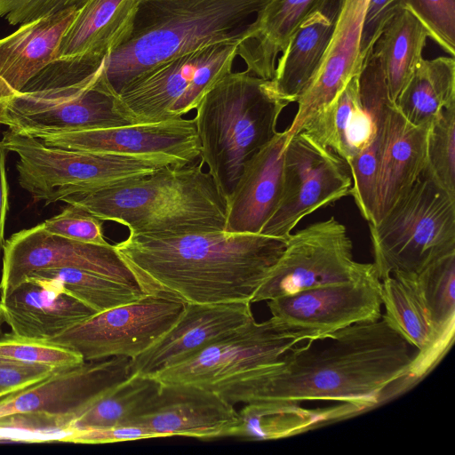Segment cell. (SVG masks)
<instances>
[{
	"mask_svg": "<svg viewBox=\"0 0 455 455\" xmlns=\"http://www.w3.org/2000/svg\"><path fill=\"white\" fill-rule=\"evenodd\" d=\"M327 345L307 340L275 364L259 369L219 395L228 403L300 404L334 401L363 411L379 404L394 384H411L415 353L382 317L346 327Z\"/></svg>",
	"mask_w": 455,
	"mask_h": 455,
	"instance_id": "cell-1",
	"label": "cell"
},
{
	"mask_svg": "<svg viewBox=\"0 0 455 455\" xmlns=\"http://www.w3.org/2000/svg\"><path fill=\"white\" fill-rule=\"evenodd\" d=\"M285 243L222 230L129 235L114 246L146 293L207 305L251 303Z\"/></svg>",
	"mask_w": 455,
	"mask_h": 455,
	"instance_id": "cell-2",
	"label": "cell"
},
{
	"mask_svg": "<svg viewBox=\"0 0 455 455\" xmlns=\"http://www.w3.org/2000/svg\"><path fill=\"white\" fill-rule=\"evenodd\" d=\"M270 1L140 0L130 36L106 59L107 80L118 93L173 58L214 44H240Z\"/></svg>",
	"mask_w": 455,
	"mask_h": 455,
	"instance_id": "cell-3",
	"label": "cell"
},
{
	"mask_svg": "<svg viewBox=\"0 0 455 455\" xmlns=\"http://www.w3.org/2000/svg\"><path fill=\"white\" fill-rule=\"evenodd\" d=\"M198 158L146 177L64 198L100 221L128 228L132 235L222 231L227 202Z\"/></svg>",
	"mask_w": 455,
	"mask_h": 455,
	"instance_id": "cell-4",
	"label": "cell"
},
{
	"mask_svg": "<svg viewBox=\"0 0 455 455\" xmlns=\"http://www.w3.org/2000/svg\"><path fill=\"white\" fill-rule=\"evenodd\" d=\"M289 104L273 79L244 70L223 76L196 108L199 158L226 202L244 164L278 132L279 116Z\"/></svg>",
	"mask_w": 455,
	"mask_h": 455,
	"instance_id": "cell-5",
	"label": "cell"
},
{
	"mask_svg": "<svg viewBox=\"0 0 455 455\" xmlns=\"http://www.w3.org/2000/svg\"><path fill=\"white\" fill-rule=\"evenodd\" d=\"M15 153L20 186L45 204L118 186L165 166H184L165 155L128 156L66 149L10 129L1 140Z\"/></svg>",
	"mask_w": 455,
	"mask_h": 455,
	"instance_id": "cell-6",
	"label": "cell"
},
{
	"mask_svg": "<svg viewBox=\"0 0 455 455\" xmlns=\"http://www.w3.org/2000/svg\"><path fill=\"white\" fill-rule=\"evenodd\" d=\"M368 225L379 280L396 273L416 274L455 251V196L427 165L385 215Z\"/></svg>",
	"mask_w": 455,
	"mask_h": 455,
	"instance_id": "cell-7",
	"label": "cell"
},
{
	"mask_svg": "<svg viewBox=\"0 0 455 455\" xmlns=\"http://www.w3.org/2000/svg\"><path fill=\"white\" fill-rule=\"evenodd\" d=\"M238 44L207 45L155 67L117 93L119 111L131 124L182 117L232 71Z\"/></svg>",
	"mask_w": 455,
	"mask_h": 455,
	"instance_id": "cell-8",
	"label": "cell"
},
{
	"mask_svg": "<svg viewBox=\"0 0 455 455\" xmlns=\"http://www.w3.org/2000/svg\"><path fill=\"white\" fill-rule=\"evenodd\" d=\"M105 61L76 82L0 97V124L32 137L131 124L117 108Z\"/></svg>",
	"mask_w": 455,
	"mask_h": 455,
	"instance_id": "cell-9",
	"label": "cell"
},
{
	"mask_svg": "<svg viewBox=\"0 0 455 455\" xmlns=\"http://www.w3.org/2000/svg\"><path fill=\"white\" fill-rule=\"evenodd\" d=\"M374 273L373 263L354 259L353 243L346 226L331 217L288 236L283 253L251 303L310 288L349 283Z\"/></svg>",
	"mask_w": 455,
	"mask_h": 455,
	"instance_id": "cell-10",
	"label": "cell"
},
{
	"mask_svg": "<svg viewBox=\"0 0 455 455\" xmlns=\"http://www.w3.org/2000/svg\"><path fill=\"white\" fill-rule=\"evenodd\" d=\"M351 187L343 158L305 132L295 133L283 151L277 207L260 234L287 239L304 217L349 195Z\"/></svg>",
	"mask_w": 455,
	"mask_h": 455,
	"instance_id": "cell-11",
	"label": "cell"
},
{
	"mask_svg": "<svg viewBox=\"0 0 455 455\" xmlns=\"http://www.w3.org/2000/svg\"><path fill=\"white\" fill-rule=\"evenodd\" d=\"M184 307L180 299L147 293L135 301L96 313L50 341L73 350L84 362L114 356L132 359L161 339Z\"/></svg>",
	"mask_w": 455,
	"mask_h": 455,
	"instance_id": "cell-12",
	"label": "cell"
},
{
	"mask_svg": "<svg viewBox=\"0 0 455 455\" xmlns=\"http://www.w3.org/2000/svg\"><path fill=\"white\" fill-rule=\"evenodd\" d=\"M393 103L380 62L371 51L360 73L315 112L299 132L331 148L348 164L380 133Z\"/></svg>",
	"mask_w": 455,
	"mask_h": 455,
	"instance_id": "cell-13",
	"label": "cell"
},
{
	"mask_svg": "<svg viewBox=\"0 0 455 455\" xmlns=\"http://www.w3.org/2000/svg\"><path fill=\"white\" fill-rule=\"evenodd\" d=\"M299 343L271 317L261 323L252 320L152 377L163 384H194L220 394L256 371L276 363Z\"/></svg>",
	"mask_w": 455,
	"mask_h": 455,
	"instance_id": "cell-14",
	"label": "cell"
},
{
	"mask_svg": "<svg viewBox=\"0 0 455 455\" xmlns=\"http://www.w3.org/2000/svg\"><path fill=\"white\" fill-rule=\"evenodd\" d=\"M271 318L298 342L325 340L346 327L381 318V281L374 273L267 300Z\"/></svg>",
	"mask_w": 455,
	"mask_h": 455,
	"instance_id": "cell-15",
	"label": "cell"
},
{
	"mask_svg": "<svg viewBox=\"0 0 455 455\" xmlns=\"http://www.w3.org/2000/svg\"><path fill=\"white\" fill-rule=\"evenodd\" d=\"M3 252L0 299L11 293L30 273L58 267L89 271L144 291L114 245L52 235L42 223L12 235L4 242Z\"/></svg>",
	"mask_w": 455,
	"mask_h": 455,
	"instance_id": "cell-16",
	"label": "cell"
},
{
	"mask_svg": "<svg viewBox=\"0 0 455 455\" xmlns=\"http://www.w3.org/2000/svg\"><path fill=\"white\" fill-rule=\"evenodd\" d=\"M238 411L212 390L188 383L163 384L149 403L127 426L156 437L212 439L232 436Z\"/></svg>",
	"mask_w": 455,
	"mask_h": 455,
	"instance_id": "cell-17",
	"label": "cell"
},
{
	"mask_svg": "<svg viewBox=\"0 0 455 455\" xmlns=\"http://www.w3.org/2000/svg\"><path fill=\"white\" fill-rule=\"evenodd\" d=\"M44 144L71 150L128 156L165 155L184 164L200 157L195 119L41 134Z\"/></svg>",
	"mask_w": 455,
	"mask_h": 455,
	"instance_id": "cell-18",
	"label": "cell"
},
{
	"mask_svg": "<svg viewBox=\"0 0 455 455\" xmlns=\"http://www.w3.org/2000/svg\"><path fill=\"white\" fill-rule=\"evenodd\" d=\"M131 358L114 356L60 368L47 378L0 399V417L28 411L75 419L101 392L126 379Z\"/></svg>",
	"mask_w": 455,
	"mask_h": 455,
	"instance_id": "cell-19",
	"label": "cell"
},
{
	"mask_svg": "<svg viewBox=\"0 0 455 455\" xmlns=\"http://www.w3.org/2000/svg\"><path fill=\"white\" fill-rule=\"evenodd\" d=\"M251 302L190 304L154 345L130 360L131 374L154 376L254 320Z\"/></svg>",
	"mask_w": 455,
	"mask_h": 455,
	"instance_id": "cell-20",
	"label": "cell"
},
{
	"mask_svg": "<svg viewBox=\"0 0 455 455\" xmlns=\"http://www.w3.org/2000/svg\"><path fill=\"white\" fill-rule=\"evenodd\" d=\"M0 313L12 334L37 340H51L96 314L57 281L34 276L0 299Z\"/></svg>",
	"mask_w": 455,
	"mask_h": 455,
	"instance_id": "cell-21",
	"label": "cell"
},
{
	"mask_svg": "<svg viewBox=\"0 0 455 455\" xmlns=\"http://www.w3.org/2000/svg\"><path fill=\"white\" fill-rule=\"evenodd\" d=\"M367 2L343 1L322 63L296 101L297 112L285 129L287 141L299 132L315 112L331 101L353 76L360 73L363 64L360 58V44Z\"/></svg>",
	"mask_w": 455,
	"mask_h": 455,
	"instance_id": "cell-22",
	"label": "cell"
},
{
	"mask_svg": "<svg viewBox=\"0 0 455 455\" xmlns=\"http://www.w3.org/2000/svg\"><path fill=\"white\" fill-rule=\"evenodd\" d=\"M286 141V131L278 132L244 164L227 199L223 231L260 234L280 199Z\"/></svg>",
	"mask_w": 455,
	"mask_h": 455,
	"instance_id": "cell-23",
	"label": "cell"
},
{
	"mask_svg": "<svg viewBox=\"0 0 455 455\" xmlns=\"http://www.w3.org/2000/svg\"><path fill=\"white\" fill-rule=\"evenodd\" d=\"M382 317L416 348L411 382L423 378L449 348L441 339L413 274L396 273L381 281Z\"/></svg>",
	"mask_w": 455,
	"mask_h": 455,
	"instance_id": "cell-24",
	"label": "cell"
},
{
	"mask_svg": "<svg viewBox=\"0 0 455 455\" xmlns=\"http://www.w3.org/2000/svg\"><path fill=\"white\" fill-rule=\"evenodd\" d=\"M78 10L72 7L21 24L0 39V97L20 92L56 59L62 36Z\"/></svg>",
	"mask_w": 455,
	"mask_h": 455,
	"instance_id": "cell-25",
	"label": "cell"
},
{
	"mask_svg": "<svg viewBox=\"0 0 455 455\" xmlns=\"http://www.w3.org/2000/svg\"><path fill=\"white\" fill-rule=\"evenodd\" d=\"M428 127L411 124L398 111L395 102L392 104L382 139L372 223L385 215L427 167Z\"/></svg>",
	"mask_w": 455,
	"mask_h": 455,
	"instance_id": "cell-26",
	"label": "cell"
},
{
	"mask_svg": "<svg viewBox=\"0 0 455 455\" xmlns=\"http://www.w3.org/2000/svg\"><path fill=\"white\" fill-rule=\"evenodd\" d=\"M344 0H323L301 22L279 55L273 81L283 97L296 102L318 70Z\"/></svg>",
	"mask_w": 455,
	"mask_h": 455,
	"instance_id": "cell-27",
	"label": "cell"
},
{
	"mask_svg": "<svg viewBox=\"0 0 455 455\" xmlns=\"http://www.w3.org/2000/svg\"><path fill=\"white\" fill-rule=\"evenodd\" d=\"M323 0H271L250 23L247 36L238 44L236 56L246 71L273 79L276 61L290 37Z\"/></svg>",
	"mask_w": 455,
	"mask_h": 455,
	"instance_id": "cell-28",
	"label": "cell"
},
{
	"mask_svg": "<svg viewBox=\"0 0 455 455\" xmlns=\"http://www.w3.org/2000/svg\"><path fill=\"white\" fill-rule=\"evenodd\" d=\"M139 3L88 0L62 36L56 59L85 54L108 57L130 36Z\"/></svg>",
	"mask_w": 455,
	"mask_h": 455,
	"instance_id": "cell-29",
	"label": "cell"
},
{
	"mask_svg": "<svg viewBox=\"0 0 455 455\" xmlns=\"http://www.w3.org/2000/svg\"><path fill=\"white\" fill-rule=\"evenodd\" d=\"M395 104L411 124L429 126L446 108L455 104L454 58L422 59Z\"/></svg>",
	"mask_w": 455,
	"mask_h": 455,
	"instance_id": "cell-30",
	"label": "cell"
},
{
	"mask_svg": "<svg viewBox=\"0 0 455 455\" xmlns=\"http://www.w3.org/2000/svg\"><path fill=\"white\" fill-rule=\"evenodd\" d=\"M427 38L423 23L403 8L388 21L376 41L372 51L380 62L392 101L422 60Z\"/></svg>",
	"mask_w": 455,
	"mask_h": 455,
	"instance_id": "cell-31",
	"label": "cell"
},
{
	"mask_svg": "<svg viewBox=\"0 0 455 455\" xmlns=\"http://www.w3.org/2000/svg\"><path fill=\"white\" fill-rule=\"evenodd\" d=\"M353 413L350 406L307 410L296 404L273 403H246L238 411L232 436L262 441L292 435L333 419Z\"/></svg>",
	"mask_w": 455,
	"mask_h": 455,
	"instance_id": "cell-32",
	"label": "cell"
},
{
	"mask_svg": "<svg viewBox=\"0 0 455 455\" xmlns=\"http://www.w3.org/2000/svg\"><path fill=\"white\" fill-rule=\"evenodd\" d=\"M161 385L152 376L131 374L95 397L76 418L72 430L127 426L156 396Z\"/></svg>",
	"mask_w": 455,
	"mask_h": 455,
	"instance_id": "cell-33",
	"label": "cell"
},
{
	"mask_svg": "<svg viewBox=\"0 0 455 455\" xmlns=\"http://www.w3.org/2000/svg\"><path fill=\"white\" fill-rule=\"evenodd\" d=\"M28 276L57 281L68 293L96 313L135 301L147 294L108 277L73 267L41 269Z\"/></svg>",
	"mask_w": 455,
	"mask_h": 455,
	"instance_id": "cell-34",
	"label": "cell"
},
{
	"mask_svg": "<svg viewBox=\"0 0 455 455\" xmlns=\"http://www.w3.org/2000/svg\"><path fill=\"white\" fill-rule=\"evenodd\" d=\"M443 342L451 347L455 331V251L413 274Z\"/></svg>",
	"mask_w": 455,
	"mask_h": 455,
	"instance_id": "cell-35",
	"label": "cell"
},
{
	"mask_svg": "<svg viewBox=\"0 0 455 455\" xmlns=\"http://www.w3.org/2000/svg\"><path fill=\"white\" fill-rule=\"evenodd\" d=\"M427 165L437 181L455 196V104L446 108L428 127Z\"/></svg>",
	"mask_w": 455,
	"mask_h": 455,
	"instance_id": "cell-36",
	"label": "cell"
},
{
	"mask_svg": "<svg viewBox=\"0 0 455 455\" xmlns=\"http://www.w3.org/2000/svg\"><path fill=\"white\" fill-rule=\"evenodd\" d=\"M0 357L54 368L74 367L84 363L77 353L50 340L26 339L12 333L0 336Z\"/></svg>",
	"mask_w": 455,
	"mask_h": 455,
	"instance_id": "cell-37",
	"label": "cell"
},
{
	"mask_svg": "<svg viewBox=\"0 0 455 455\" xmlns=\"http://www.w3.org/2000/svg\"><path fill=\"white\" fill-rule=\"evenodd\" d=\"M426 27L429 38L450 56L455 54V0H402Z\"/></svg>",
	"mask_w": 455,
	"mask_h": 455,
	"instance_id": "cell-38",
	"label": "cell"
},
{
	"mask_svg": "<svg viewBox=\"0 0 455 455\" xmlns=\"http://www.w3.org/2000/svg\"><path fill=\"white\" fill-rule=\"evenodd\" d=\"M50 234L68 239L100 244H109L102 233L100 220L85 210L68 204L60 214L42 223Z\"/></svg>",
	"mask_w": 455,
	"mask_h": 455,
	"instance_id": "cell-39",
	"label": "cell"
},
{
	"mask_svg": "<svg viewBox=\"0 0 455 455\" xmlns=\"http://www.w3.org/2000/svg\"><path fill=\"white\" fill-rule=\"evenodd\" d=\"M88 0H0V17L21 25L57 12L82 7Z\"/></svg>",
	"mask_w": 455,
	"mask_h": 455,
	"instance_id": "cell-40",
	"label": "cell"
},
{
	"mask_svg": "<svg viewBox=\"0 0 455 455\" xmlns=\"http://www.w3.org/2000/svg\"><path fill=\"white\" fill-rule=\"evenodd\" d=\"M59 369L0 357V399L47 378Z\"/></svg>",
	"mask_w": 455,
	"mask_h": 455,
	"instance_id": "cell-41",
	"label": "cell"
},
{
	"mask_svg": "<svg viewBox=\"0 0 455 455\" xmlns=\"http://www.w3.org/2000/svg\"><path fill=\"white\" fill-rule=\"evenodd\" d=\"M402 9V0H368L360 44V58L363 63L385 26Z\"/></svg>",
	"mask_w": 455,
	"mask_h": 455,
	"instance_id": "cell-42",
	"label": "cell"
},
{
	"mask_svg": "<svg viewBox=\"0 0 455 455\" xmlns=\"http://www.w3.org/2000/svg\"><path fill=\"white\" fill-rule=\"evenodd\" d=\"M149 438H156V435L145 428L136 426H119L107 428L73 431L67 442L99 444Z\"/></svg>",
	"mask_w": 455,
	"mask_h": 455,
	"instance_id": "cell-43",
	"label": "cell"
},
{
	"mask_svg": "<svg viewBox=\"0 0 455 455\" xmlns=\"http://www.w3.org/2000/svg\"><path fill=\"white\" fill-rule=\"evenodd\" d=\"M6 152L0 140V254L4 244V226L9 207V188L5 170Z\"/></svg>",
	"mask_w": 455,
	"mask_h": 455,
	"instance_id": "cell-44",
	"label": "cell"
},
{
	"mask_svg": "<svg viewBox=\"0 0 455 455\" xmlns=\"http://www.w3.org/2000/svg\"><path fill=\"white\" fill-rule=\"evenodd\" d=\"M4 323V317L0 313V336L2 335V324Z\"/></svg>",
	"mask_w": 455,
	"mask_h": 455,
	"instance_id": "cell-45",
	"label": "cell"
}]
</instances>
